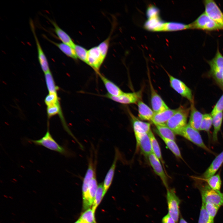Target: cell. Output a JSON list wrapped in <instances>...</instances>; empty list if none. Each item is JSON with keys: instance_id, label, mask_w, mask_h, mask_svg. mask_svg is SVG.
<instances>
[{"instance_id": "6da1fadb", "label": "cell", "mask_w": 223, "mask_h": 223, "mask_svg": "<svg viewBox=\"0 0 223 223\" xmlns=\"http://www.w3.org/2000/svg\"><path fill=\"white\" fill-rule=\"evenodd\" d=\"M190 109L186 107L181 106L166 123L167 126L175 134L178 135L187 124V121Z\"/></svg>"}, {"instance_id": "7a4b0ae2", "label": "cell", "mask_w": 223, "mask_h": 223, "mask_svg": "<svg viewBox=\"0 0 223 223\" xmlns=\"http://www.w3.org/2000/svg\"><path fill=\"white\" fill-rule=\"evenodd\" d=\"M28 141L35 145L42 146L65 156H68L69 155L68 150L64 147L59 145L54 139L49 129L47 130L44 135L40 139H28Z\"/></svg>"}, {"instance_id": "3957f363", "label": "cell", "mask_w": 223, "mask_h": 223, "mask_svg": "<svg viewBox=\"0 0 223 223\" xmlns=\"http://www.w3.org/2000/svg\"><path fill=\"white\" fill-rule=\"evenodd\" d=\"M189 24L190 29L209 31L222 30L220 26L205 12L201 14L195 20Z\"/></svg>"}, {"instance_id": "277c9868", "label": "cell", "mask_w": 223, "mask_h": 223, "mask_svg": "<svg viewBox=\"0 0 223 223\" xmlns=\"http://www.w3.org/2000/svg\"><path fill=\"white\" fill-rule=\"evenodd\" d=\"M208 62L210 67V74L217 83H221L223 73V55L220 52L218 47L214 57Z\"/></svg>"}, {"instance_id": "5b68a950", "label": "cell", "mask_w": 223, "mask_h": 223, "mask_svg": "<svg viewBox=\"0 0 223 223\" xmlns=\"http://www.w3.org/2000/svg\"><path fill=\"white\" fill-rule=\"evenodd\" d=\"M178 135L183 137L207 151L213 153L204 143L199 131L192 127L189 124H187L182 129Z\"/></svg>"}, {"instance_id": "8992f818", "label": "cell", "mask_w": 223, "mask_h": 223, "mask_svg": "<svg viewBox=\"0 0 223 223\" xmlns=\"http://www.w3.org/2000/svg\"><path fill=\"white\" fill-rule=\"evenodd\" d=\"M200 191L203 203H211L219 207L223 204V195L220 191L215 190L207 185L203 186Z\"/></svg>"}, {"instance_id": "52a82bcc", "label": "cell", "mask_w": 223, "mask_h": 223, "mask_svg": "<svg viewBox=\"0 0 223 223\" xmlns=\"http://www.w3.org/2000/svg\"><path fill=\"white\" fill-rule=\"evenodd\" d=\"M96 175V164L93 162L92 158H90L89 161L88 167L83 179L82 185L83 205L84 210H87L90 207L88 199L89 184L90 180Z\"/></svg>"}, {"instance_id": "ba28073f", "label": "cell", "mask_w": 223, "mask_h": 223, "mask_svg": "<svg viewBox=\"0 0 223 223\" xmlns=\"http://www.w3.org/2000/svg\"><path fill=\"white\" fill-rule=\"evenodd\" d=\"M167 190L168 214L177 223L179 217L180 200L176 195L174 188H168Z\"/></svg>"}, {"instance_id": "9c48e42d", "label": "cell", "mask_w": 223, "mask_h": 223, "mask_svg": "<svg viewBox=\"0 0 223 223\" xmlns=\"http://www.w3.org/2000/svg\"><path fill=\"white\" fill-rule=\"evenodd\" d=\"M205 12L223 30V13L215 2L213 0L203 1Z\"/></svg>"}, {"instance_id": "30bf717a", "label": "cell", "mask_w": 223, "mask_h": 223, "mask_svg": "<svg viewBox=\"0 0 223 223\" xmlns=\"http://www.w3.org/2000/svg\"><path fill=\"white\" fill-rule=\"evenodd\" d=\"M142 91L141 90L139 91L125 93L117 96L110 95L107 94L104 96L115 102L124 104L136 103L138 101L141 100L142 97Z\"/></svg>"}, {"instance_id": "8fae6325", "label": "cell", "mask_w": 223, "mask_h": 223, "mask_svg": "<svg viewBox=\"0 0 223 223\" xmlns=\"http://www.w3.org/2000/svg\"><path fill=\"white\" fill-rule=\"evenodd\" d=\"M166 72L169 77L171 86L182 96L187 99L190 103L193 102L191 90L182 81Z\"/></svg>"}, {"instance_id": "7c38bea8", "label": "cell", "mask_w": 223, "mask_h": 223, "mask_svg": "<svg viewBox=\"0 0 223 223\" xmlns=\"http://www.w3.org/2000/svg\"><path fill=\"white\" fill-rule=\"evenodd\" d=\"M105 59L102 56L98 46L93 47L88 50L87 64L92 68L97 73Z\"/></svg>"}, {"instance_id": "4fadbf2b", "label": "cell", "mask_w": 223, "mask_h": 223, "mask_svg": "<svg viewBox=\"0 0 223 223\" xmlns=\"http://www.w3.org/2000/svg\"><path fill=\"white\" fill-rule=\"evenodd\" d=\"M150 79L149 78L151 92V103L154 112L155 113H158L169 108L154 89Z\"/></svg>"}, {"instance_id": "5bb4252c", "label": "cell", "mask_w": 223, "mask_h": 223, "mask_svg": "<svg viewBox=\"0 0 223 223\" xmlns=\"http://www.w3.org/2000/svg\"><path fill=\"white\" fill-rule=\"evenodd\" d=\"M150 163L155 173L161 178L167 189L169 188L168 178L160 160L152 152L148 156Z\"/></svg>"}, {"instance_id": "9a60e30c", "label": "cell", "mask_w": 223, "mask_h": 223, "mask_svg": "<svg viewBox=\"0 0 223 223\" xmlns=\"http://www.w3.org/2000/svg\"><path fill=\"white\" fill-rule=\"evenodd\" d=\"M30 23L37 46L38 61L42 70L45 73L50 71L48 61L36 35L34 24L32 21Z\"/></svg>"}, {"instance_id": "2e32d148", "label": "cell", "mask_w": 223, "mask_h": 223, "mask_svg": "<svg viewBox=\"0 0 223 223\" xmlns=\"http://www.w3.org/2000/svg\"><path fill=\"white\" fill-rule=\"evenodd\" d=\"M137 146L147 157L152 152L150 139L148 133L140 134L135 136Z\"/></svg>"}, {"instance_id": "e0dca14e", "label": "cell", "mask_w": 223, "mask_h": 223, "mask_svg": "<svg viewBox=\"0 0 223 223\" xmlns=\"http://www.w3.org/2000/svg\"><path fill=\"white\" fill-rule=\"evenodd\" d=\"M131 117L135 136L148 133L151 130V125L149 123L142 121L137 119L130 111H128Z\"/></svg>"}, {"instance_id": "ac0fdd59", "label": "cell", "mask_w": 223, "mask_h": 223, "mask_svg": "<svg viewBox=\"0 0 223 223\" xmlns=\"http://www.w3.org/2000/svg\"><path fill=\"white\" fill-rule=\"evenodd\" d=\"M165 22L159 16L147 20L145 22L144 27L145 29L151 32H162Z\"/></svg>"}, {"instance_id": "d6986e66", "label": "cell", "mask_w": 223, "mask_h": 223, "mask_svg": "<svg viewBox=\"0 0 223 223\" xmlns=\"http://www.w3.org/2000/svg\"><path fill=\"white\" fill-rule=\"evenodd\" d=\"M190 103V115L188 124L192 127L199 131L200 130L203 114L196 109L194 101Z\"/></svg>"}, {"instance_id": "ffe728a7", "label": "cell", "mask_w": 223, "mask_h": 223, "mask_svg": "<svg viewBox=\"0 0 223 223\" xmlns=\"http://www.w3.org/2000/svg\"><path fill=\"white\" fill-rule=\"evenodd\" d=\"M177 110V109L168 108L160 112L155 113L151 121L155 125H166L168 120Z\"/></svg>"}, {"instance_id": "44dd1931", "label": "cell", "mask_w": 223, "mask_h": 223, "mask_svg": "<svg viewBox=\"0 0 223 223\" xmlns=\"http://www.w3.org/2000/svg\"><path fill=\"white\" fill-rule=\"evenodd\" d=\"M223 163V151L213 160L209 166L203 174L202 178H208L214 175Z\"/></svg>"}, {"instance_id": "7402d4cb", "label": "cell", "mask_w": 223, "mask_h": 223, "mask_svg": "<svg viewBox=\"0 0 223 223\" xmlns=\"http://www.w3.org/2000/svg\"><path fill=\"white\" fill-rule=\"evenodd\" d=\"M103 83L108 94L117 96L122 94L123 92L116 84L112 81L99 72L97 73Z\"/></svg>"}, {"instance_id": "603a6c76", "label": "cell", "mask_w": 223, "mask_h": 223, "mask_svg": "<svg viewBox=\"0 0 223 223\" xmlns=\"http://www.w3.org/2000/svg\"><path fill=\"white\" fill-rule=\"evenodd\" d=\"M119 157V154L118 151L117 149H116L115 155L113 162L107 172L104 181L103 185L106 193L112 182Z\"/></svg>"}, {"instance_id": "cb8c5ba5", "label": "cell", "mask_w": 223, "mask_h": 223, "mask_svg": "<svg viewBox=\"0 0 223 223\" xmlns=\"http://www.w3.org/2000/svg\"><path fill=\"white\" fill-rule=\"evenodd\" d=\"M54 27V30L58 37L62 43L66 44L73 48L75 44L70 37L54 21L49 19Z\"/></svg>"}, {"instance_id": "d4e9b609", "label": "cell", "mask_w": 223, "mask_h": 223, "mask_svg": "<svg viewBox=\"0 0 223 223\" xmlns=\"http://www.w3.org/2000/svg\"><path fill=\"white\" fill-rule=\"evenodd\" d=\"M137 104L139 118L143 120L151 121L155 114L152 109L141 100L138 101Z\"/></svg>"}, {"instance_id": "484cf974", "label": "cell", "mask_w": 223, "mask_h": 223, "mask_svg": "<svg viewBox=\"0 0 223 223\" xmlns=\"http://www.w3.org/2000/svg\"><path fill=\"white\" fill-rule=\"evenodd\" d=\"M212 125L214 128L212 139L213 141L215 142L217 141L218 133L221 129L223 119V112L219 113L212 116Z\"/></svg>"}, {"instance_id": "4316f807", "label": "cell", "mask_w": 223, "mask_h": 223, "mask_svg": "<svg viewBox=\"0 0 223 223\" xmlns=\"http://www.w3.org/2000/svg\"><path fill=\"white\" fill-rule=\"evenodd\" d=\"M49 42L56 46L59 50L67 56L73 59L77 60V58L73 48L71 46L63 43H57L46 37Z\"/></svg>"}, {"instance_id": "83f0119b", "label": "cell", "mask_w": 223, "mask_h": 223, "mask_svg": "<svg viewBox=\"0 0 223 223\" xmlns=\"http://www.w3.org/2000/svg\"><path fill=\"white\" fill-rule=\"evenodd\" d=\"M190 29L189 24L174 21L166 22L163 31H174Z\"/></svg>"}, {"instance_id": "f1b7e54d", "label": "cell", "mask_w": 223, "mask_h": 223, "mask_svg": "<svg viewBox=\"0 0 223 223\" xmlns=\"http://www.w3.org/2000/svg\"><path fill=\"white\" fill-rule=\"evenodd\" d=\"M155 126L156 131L161 138L175 140V134L166 125Z\"/></svg>"}, {"instance_id": "f546056e", "label": "cell", "mask_w": 223, "mask_h": 223, "mask_svg": "<svg viewBox=\"0 0 223 223\" xmlns=\"http://www.w3.org/2000/svg\"><path fill=\"white\" fill-rule=\"evenodd\" d=\"M98 186L96 175L90 180L89 184L88 199L90 207L93 204Z\"/></svg>"}, {"instance_id": "4dcf8cb0", "label": "cell", "mask_w": 223, "mask_h": 223, "mask_svg": "<svg viewBox=\"0 0 223 223\" xmlns=\"http://www.w3.org/2000/svg\"><path fill=\"white\" fill-rule=\"evenodd\" d=\"M199 179L206 182L208 185L212 189L217 191H220L221 181L219 174L214 175L208 178Z\"/></svg>"}, {"instance_id": "1f68e13d", "label": "cell", "mask_w": 223, "mask_h": 223, "mask_svg": "<svg viewBox=\"0 0 223 223\" xmlns=\"http://www.w3.org/2000/svg\"><path fill=\"white\" fill-rule=\"evenodd\" d=\"M148 134L151 143L152 152L163 164L160 149L157 139L151 130L148 133Z\"/></svg>"}, {"instance_id": "d6a6232c", "label": "cell", "mask_w": 223, "mask_h": 223, "mask_svg": "<svg viewBox=\"0 0 223 223\" xmlns=\"http://www.w3.org/2000/svg\"><path fill=\"white\" fill-rule=\"evenodd\" d=\"M45 77L49 93H57V91L59 88L55 84L52 75L50 71L45 73Z\"/></svg>"}, {"instance_id": "836d02e7", "label": "cell", "mask_w": 223, "mask_h": 223, "mask_svg": "<svg viewBox=\"0 0 223 223\" xmlns=\"http://www.w3.org/2000/svg\"><path fill=\"white\" fill-rule=\"evenodd\" d=\"M169 149L177 157L183 160L179 149L175 140L161 138Z\"/></svg>"}, {"instance_id": "e575fe53", "label": "cell", "mask_w": 223, "mask_h": 223, "mask_svg": "<svg viewBox=\"0 0 223 223\" xmlns=\"http://www.w3.org/2000/svg\"><path fill=\"white\" fill-rule=\"evenodd\" d=\"M105 194L103 184H100L98 186L92 207V209L95 212L96 208L100 203Z\"/></svg>"}, {"instance_id": "d590c367", "label": "cell", "mask_w": 223, "mask_h": 223, "mask_svg": "<svg viewBox=\"0 0 223 223\" xmlns=\"http://www.w3.org/2000/svg\"><path fill=\"white\" fill-rule=\"evenodd\" d=\"M73 48L77 59L87 63L88 50L82 46L76 44Z\"/></svg>"}, {"instance_id": "8d00e7d4", "label": "cell", "mask_w": 223, "mask_h": 223, "mask_svg": "<svg viewBox=\"0 0 223 223\" xmlns=\"http://www.w3.org/2000/svg\"><path fill=\"white\" fill-rule=\"evenodd\" d=\"M94 213L92 209L89 208L82 213L79 219L84 223H96Z\"/></svg>"}, {"instance_id": "74e56055", "label": "cell", "mask_w": 223, "mask_h": 223, "mask_svg": "<svg viewBox=\"0 0 223 223\" xmlns=\"http://www.w3.org/2000/svg\"><path fill=\"white\" fill-rule=\"evenodd\" d=\"M212 125V117L211 114H203L200 130H204L209 133Z\"/></svg>"}, {"instance_id": "f35d334b", "label": "cell", "mask_w": 223, "mask_h": 223, "mask_svg": "<svg viewBox=\"0 0 223 223\" xmlns=\"http://www.w3.org/2000/svg\"><path fill=\"white\" fill-rule=\"evenodd\" d=\"M198 223H214V220L208 213L205 208L204 204L203 202Z\"/></svg>"}, {"instance_id": "ab89813d", "label": "cell", "mask_w": 223, "mask_h": 223, "mask_svg": "<svg viewBox=\"0 0 223 223\" xmlns=\"http://www.w3.org/2000/svg\"><path fill=\"white\" fill-rule=\"evenodd\" d=\"M111 36V35H110L107 39L100 43L98 46L102 56L104 59L106 58L107 54Z\"/></svg>"}, {"instance_id": "60d3db41", "label": "cell", "mask_w": 223, "mask_h": 223, "mask_svg": "<svg viewBox=\"0 0 223 223\" xmlns=\"http://www.w3.org/2000/svg\"><path fill=\"white\" fill-rule=\"evenodd\" d=\"M204 204L205 208L208 213L210 216L214 220L220 207L210 203H206Z\"/></svg>"}, {"instance_id": "b9f144b4", "label": "cell", "mask_w": 223, "mask_h": 223, "mask_svg": "<svg viewBox=\"0 0 223 223\" xmlns=\"http://www.w3.org/2000/svg\"><path fill=\"white\" fill-rule=\"evenodd\" d=\"M47 112L49 118H50L58 114H59L62 116L59 103L47 107Z\"/></svg>"}, {"instance_id": "7bdbcfd3", "label": "cell", "mask_w": 223, "mask_h": 223, "mask_svg": "<svg viewBox=\"0 0 223 223\" xmlns=\"http://www.w3.org/2000/svg\"><path fill=\"white\" fill-rule=\"evenodd\" d=\"M45 103L47 107L59 103L57 93H49L45 98Z\"/></svg>"}, {"instance_id": "ee69618b", "label": "cell", "mask_w": 223, "mask_h": 223, "mask_svg": "<svg viewBox=\"0 0 223 223\" xmlns=\"http://www.w3.org/2000/svg\"><path fill=\"white\" fill-rule=\"evenodd\" d=\"M160 11L158 8L153 5H150L147 7L146 15L147 19L159 16Z\"/></svg>"}, {"instance_id": "f6af8a7d", "label": "cell", "mask_w": 223, "mask_h": 223, "mask_svg": "<svg viewBox=\"0 0 223 223\" xmlns=\"http://www.w3.org/2000/svg\"><path fill=\"white\" fill-rule=\"evenodd\" d=\"M223 111V94L220 97L212 111L211 114L212 116Z\"/></svg>"}, {"instance_id": "bcb514c9", "label": "cell", "mask_w": 223, "mask_h": 223, "mask_svg": "<svg viewBox=\"0 0 223 223\" xmlns=\"http://www.w3.org/2000/svg\"><path fill=\"white\" fill-rule=\"evenodd\" d=\"M162 221V223H176L168 213L163 218Z\"/></svg>"}, {"instance_id": "7dc6e473", "label": "cell", "mask_w": 223, "mask_h": 223, "mask_svg": "<svg viewBox=\"0 0 223 223\" xmlns=\"http://www.w3.org/2000/svg\"><path fill=\"white\" fill-rule=\"evenodd\" d=\"M179 223H188L182 218H180Z\"/></svg>"}, {"instance_id": "c3c4849f", "label": "cell", "mask_w": 223, "mask_h": 223, "mask_svg": "<svg viewBox=\"0 0 223 223\" xmlns=\"http://www.w3.org/2000/svg\"><path fill=\"white\" fill-rule=\"evenodd\" d=\"M74 223H84L79 218V219L77 221H76Z\"/></svg>"}, {"instance_id": "681fc988", "label": "cell", "mask_w": 223, "mask_h": 223, "mask_svg": "<svg viewBox=\"0 0 223 223\" xmlns=\"http://www.w3.org/2000/svg\"><path fill=\"white\" fill-rule=\"evenodd\" d=\"M222 86H223V74H222Z\"/></svg>"}]
</instances>
